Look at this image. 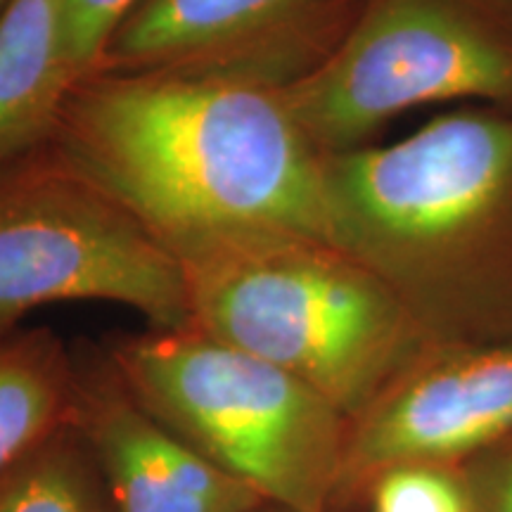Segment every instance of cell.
Here are the masks:
<instances>
[{
  "label": "cell",
  "instance_id": "obj_1",
  "mask_svg": "<svg viewBox=\"0 0 512 512\" xmlns=\"http://www.w3.org/2000/svg\"><path fill=\"white\" fill-rule=\"evenodd\" d=\"M53 145L162 240L273 226L342 247L325 155L280 91L95 72L69 93Z\"/></svg>",
  "mask_w": 512,
  "mask_h": 512
},
{
  "label": "cell",
  "instance_id": "obj_2",
  "mask_svg": "<svg viewBox=\"0 0 512 512\" xmlns=\"http://www.w3.org/2000/svg\"><path fill=\"white\" fill-rule=\"evenodd\" d=\"M192 328L273 363L349 422L427 351V328L373 268L313 235L240 226L164 240Z\"/></svg>",
  "mask_w": 512,
  "mask_h": 512
},
{
  "label": "cell",
  "instance_id": "obj_3",
  "mask_svg": "<svg viewBox=\"0 0 512 512\" xmlns=\"http://www.w3.org/2000/svg\"><path fill=\"white\" fill-rule=\"evenodd\" d=\"M105 349L147 413L266 505L328 510L349 418L316 389L195 328H150Z\"/></svg>",
  "mask_w": 512,
  "mask_h": 512
},
{
  "label": "cell",
  "instance_id": "obj_4",
  "mask_svg": "<svg viewBox=\"0 0 512 512\" xmlns=\"http://www.w3.org/2000/svg\"><path fill=\"white\" fill-rule=\"evenodd\" d=\"M342 247L427 328L439 275L512 192V119L453 112L389 145L325 157Z\"/></svg>",
  "mask_w": 512,
  "mask_h": 512
},
{
  "label": "cell",
  "instance_id": "obj_5",
  "mask_svg": "<svg viewBox=\"0 0 512 512\" xmlns=\"http://www.w3.org/2000/svg\"><path fill=\"white\" fill-rule=\"evenodd\" d=\"M64 302L126 306L152 330L192 328L174 252L50 140L0 166V335Z\"/></svg>",
  "mask_w": 512,
  "mask_h": 512
},
{
  "label": "cell",
  "instance_id": "obj_6",
  "mask_svg": "<svg viewBox=\"0 0 512 512\" xmlns=\"http://www.w3.org/2000/svg\"><path fill=\"white\" fill-rule=\"evenodd\" d=\"M320 155L448 100H510L512 46L465 0H363L320 67L280 91Z\"/></svg>",
  "mask_w": 512,
  "mask_h": 512
},
{
  "label": "cell",
  "instance_id": "obj_7",
  "mask_svg": "<svg viewBox=\"0 0 512 512\" xmlns=\"http://www.w3.org/2000/svg\"><path fill=\"white\" fill-rule=\"evenodd\" d=\"M361 5L363 0H140L112 34L95 72L285 91L323 64Z\"/></svg>",
  "mask_w": 512,
  "mask_h": 512
},
{
  "label": "cell",
  "instance_id": "obj_8",
  "mask_svg": "<svg viewBox=\"0 0 512 512\" xmlns=\"http://www.w3.org/2000/svg\"><path fill=\"white\" fill-rule=\"evenodd\" d=\"M512 432V344L425 351L349 422L339 491L396 465H444Z\"/></svg>",
  "mask_w": 512,
  "mask_h": 512
},
{
  "label": "cell",
  "instance_id": "obj_9",
  "mask_svg": "<svg viewBox=\"0 0 512 512\" xmlns=\"http://www.w3.org/2000/svg\"><path fill=\"white\" fill-rule=\"evenodd\" d=\"M76 349V425L114 512H254L268 505L211 465L128 392L107 349Z\"/></svg>",
  "mask_w": 512,
  "mask_h": 512
},
{
  "label": "cell",
  "instance_id": "obj_10",
  "mask_svg": "<svg viewBox=\"0 0 512 512\" xmlns=\"http://www.w3.org/2000/svg\"><path fill=\"white\" fill-rule=\"evenodd\" d=\"M81 79L62 0H10L0 12V166L53 140Z\"/></svg>",
  "mask_w": 512,
  "mask_h": 512
},
{
  "label": "cell",
  "instance_id": "obj_11",
  "mask_svg": "<svg viewBox=\"0 0 512 512\" xmlns=\"http://www.w3.org/2000/svg\"><path fill=\"white\" fill-rule=\"evenodd\" d=\"M76 349L50 328L0 335V479L76 418Z\"/></svg>",
  "mask_w": 512,
  "mask_h": 512
},
{
  "label": "cell",
  "instance_id": "obj_12",
  "mask_svg": "<svg viewBox=\"0 0 512 512\" xmlns=\"http://www.w3.org/2000/svg\"><path fill=\"white\" fill-rule=\"evenodd\" d=\"M0 512H114L79 425L69 422L0 479Z\"/></svg>",
  "mask_w": 512,
  "mask_h": 512
},
{
  "label": "cell",
  "instance_id": "obj_13",
  "mask_svg": "<svg viewBox=\"0 0 512 512\" xmlns=\"http://www.w3.org/2000/svg\"><path fill=\"white\" fill-rule=\"evenodd\" d=\"M370 486L375 512H475L472 498L444 465H396Z\"/></svg>",
  "mask_w": 512,
  "mask_h": 512
},
{
  "label": "cell",
  "instance_id": "obj_14",
  "mask_svg": "<svg viewBox=\"0 0 512 512\" xmlns=\"http://www.w3.org/2000/svg\"><path fill=\"white\" fill-rule=\"evenodd\" d=\"M140 0H62L69 48L81 76L98 67L105 46Z\"/></svg>",
  "mask_w": 512,
  "mask_h": 512
},
{
  "label": "cell",
  "instance_id": "obj_15",
  "mask_svg": "<svg viewBox=\"0 0 512 512\" xmlns=\"http://www.w3.org/2000/svg\"><path fill=\"white\" fill-rule=\"evenodd\" d=\"M475 508L477 512H512V453L498 460L482 479L477 501H472V510Z\"/></svg>",
  "mask_w": 512,
  "mask_h": 512
},
{
  "label": "cell",
  "instance_id": "obj_16",
  "mask_svg": "<svg viewBox=\"0 0 512 512\" xmlns=\"http://www.w3.org/2000/svg\"><path fill=\"white\" fill-rule=\"evenodd\" d=\"M8 3H10V0H0V12L5 10V5H8Z\"/></svg>",
  "mask_w": 512,
  "mask_h": 512
},
{
  "label": "cell",
  "instance_id": "obj_17",
  "mask_svg": "<svg viewBox=\"0 0 512 512\" xmlns=\"http://www.w3.org/2000/svg\"><path fill=\"white\" fill-rule=\"evenodd\" d=\"M261 510H264V508H261ZM261 510H254V512H261ZM280 512H283V510H280Z\"/></svg>",
  "mask_w": 512,
  "mask_h": 512
}]
</instances>
